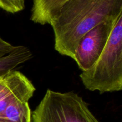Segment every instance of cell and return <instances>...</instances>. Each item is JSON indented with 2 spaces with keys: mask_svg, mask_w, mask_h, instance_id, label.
Here are the masks:
<instances>
[{
  "mask_svg": "<svg viewBox=\"0 0 122 122\" xmlns=\"http://www.w3.org/2000/svg\"><path fill=\"white\" fill-rule=\"evenodd\" d=\"M122 13V0H69L52 21L54 49L73 58L82 37L97 25L116 20Z\"/></svg>",
  "mask_w": 122,
  "mask_h": 122,
  "instance_id": "obj_1",
  "label": "cell"
},
{
  "mask_svg": "<svg viewBox=\"0 0 122 122\" xmlns=\"http://www.w3.org/2000/svg\"><path fill=\"white\" fill-rule=\"evenodd\" d=\"M80 78L85 89L101 94L122 89V13L101 56L90 69L82 71Z\"/></svg>",
  "mask_w": 122,
  "mask_h": 122,
  "instance_id": "obj_2",
  "label": "cell"
},
{
  "mask_svg": "<svg viewBox=\"0 0 122 122\" xmlns=\"http://www.w3.org/2000/svg\"><path fill=\"white\" fill-rule=\"evenodd\" d=\"M33 122H100L82 97L73 91L48 89L32 112Z\"/></svg>",
  "mask_w": 122,
  "mask_h": 122,
  "instance_id": "obj_3",
  "label": "cell"
},
{
  "mask_svg": "<svg viewBox=\"0 0 122 122\" xmlns=\"http://www.w3.org/2000/svg\"><path fill=\"white\" fill-rule=\"evenodd\" d=\"M116 20L97 25L87 32L80 40L73 59L82 71L90 69L101 56Z\"/></svg>",
  "mask_w": 122,
  "mask_h": 122,
  "instance_id": "obj_4",
  "label": "cell"
},
{
  "mask_svg": "<svg viewBox=\"0 0 122 122\" xmlns=\"http://www.w3.org/2000/svg\"><path fill=\"white\" fill-rule=\"evenodd\" d=\"M35 88L24 74L13 70L0 82V113L13 101H29L33 97Z\"/></svg>",
  "mask_w": 122,
  "mask_h": 122,
  "instance_id": "obj_5",
  "label": "cell"
},
{
  "mask_svg": "<svg viewBox=\"0 0 122 122\" xmlns=\"http://www.w3.org/2000/svg\"><path fill=\"white\" fill-rule=\"evenodd\" d=\"M30 20L41 25H51L69 0H32Z\"/></svg>",
  "mask_w": 122,
  "mask_h": 122,
  "instance_id": "obj_6",
  "label": "cell"
},
{
  "mask_svg": "<svg viewBox=\"0 0 122 122\" xmlns=\"http://www.w3.org/2000/svg\"><path fill=\"white\" fill-rule=\"evenodd\" d=\"M33 57L30 49L25 46H15L14 50L0 58V82L10 71Z\"/></svg>",
  "mask_w": 122,
  "mask_h": 122,
  "instance_id": "obj_7",
  "label": "cell"
},
{
  "mask_svg": "<svg viewBox=\"0 0 122 122\" xmlns=\"http://www.w3.org/2000/svg\"><path fill=\"white\" fill-rule=\"evenodd\" d=\"M0 122H32V111L29 101H13L0 113Z\"/></svg>",
  "mask_w": 122,
  "mask_h": 122,
  "instance_id": "obj_8",
  "label": "cell"
},
{
  "mask_svg": "<svg viewBox=\"0 0 122 122\" xmlns=\"http://www.w3.org/2000/svg\"><path fill=\"white\" fill-rule=\"evenodd\" d=\"M0 8L11 13H19L25 8V2L21 0H0Z\"/></svg>",
  "mask_w": 122,
  "mask_h": 122,
  "instance_id": "obj_9",
  "label": "cell"
},
{
  "mask_svg": "<svg viewBox=\"0 0 122 122\" xmlns=\"http://www.w3.org/2000/svg\"><path fill=\"white\" fill-rule=\"evenodd\" d=\"M15 46H13L10 43L4 40L0 36V58L6 56L11 52Z\"/></svg>",
  "mask_w": 122,
  "mask_h": 122,
  "instance_id": "obj_10",
  "label": "cell"
},
{
  "mask_svg": "<svg viewBox=\"0 0 122 122\" xmlns=\"http://www.w3.org/2000/svg\"><path fill=\"white\" fill-rule=\"evenodd\" d=\"M21 1H23V2H25V0H21Z\"/></svg>",
  "mask_w": 122,
  "mask_h": 122,
  "instance_id": "obj_11",
  "label": "cell"
}]
</instances>
